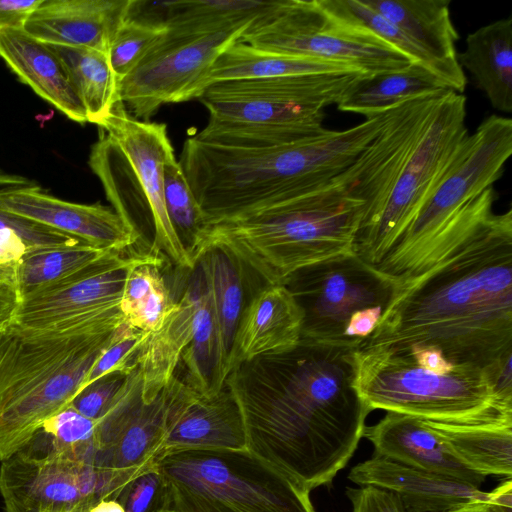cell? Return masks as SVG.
Returning a JSON list of instances; mask_svg holds the SVG:
<instances>
[{
  "instance_id": "cell-1",
  "label": "cell",
  "mask_w": 512,
  "mask_h": 512,
  "mask_svg": "<svg viewBox=\"0 0 512 512\" xmlns=\"http://www.w3.org/2000/svg\"><path fill=\"white\" fill-rule=\"evenodd\" d=\"M353 352L299 342L241 365L225 382L243 416L247 449L308 491L347 465L371 412L354 386Z\"/></svg>"
},
{
  "instance_id": "cell-2",
  "label": "cell",
  "mask_w": 512,
  "mask_h": 512,
  "mask_svg": "<svg viewBox=\"0 0 512 512\" xmlns=\"http://www.w3.org/2000/svg\"><path fill=\"white\" fill-rule=\"evenodd\" d=\"M438 347L453 365L487 368L512 353V210L493 214L424 274L397 284L357 349Z\"/></svg>"
},
{
  "instance_id": "cell-3",
  "label": "cell",
  "mask_w": 512,
  "mask_h": 512,
  "mask_svg": "<svg viewBox=\"0 0 512 512\" xmlns=\"http://www.w3.org/2000/svg\"><path fill=\"white\" fill-rule=\"evenodd\" d=\"M387 112L345 130L258 148L184 142L179 164L204 221L229 216L330 182L379 133ZM204 223V222H203Z\"/></svg>"
},
{
  "instance_id": "cell-4",
  "label": "cell",
  "mask_w": 512,
  "mask_h": 512,
  "mask_svg": "<svg viewBox=\"0 0 512 512\" xmlns=\"http://www.w3.org/2000/svg\"><path fill=\"white\" fill-rule=\"evenodd\" d=\"M364 204L333 180L290 197L204 221L189 254L222 250L266 284H282L309 265L354 253Z\"/></svg>"
},
{
  "instance_id": "cell-5",
  "label": "cell",
  "mask_w": 512,
  "mask_h": 512,
  "mask_svg": "<svg viewBox=\"0 0 512 512\" xmlns=\"http://www.w3.org/2000/svg\"><path fill=\"white\" fill-rule=\"evenodd\" d=\"M9 321L0 330V461L23 449L46 420L70 405L125 322L120 308L45 330Z\"/></svg>"
},
{
  "instance_id": "cell-6",
  "label": "cell",
  "mask_w": 512,
  "mask_h": 512,
  "mask_svg": "<svg viewBox=\"0 0 512 512\" xmlns=\"http://www.w3.org/2000/svg\"><path fill=\"white\" fill-rule=\"evenodd\" d=\"M511 154L512 120L490 115L467 136L414 220L374 267L402 284L451 254L494 214L493 183Z\"/></svg>"
},
{
  "instance_id": "cell-7",
  "label": "cell",
  "mask_w": 512,
  "mask_h": 512,
  "mask_svg": "<svg viewBox=\"0 0 512 512\" xmlns=\"http://www.w3.org/2000/svg\"><path fill=\"white\" fill-rule=\"evenodd\" d=\"M98 127L88 164L113 210L140 236L149 226L152 250L163 251L179 268L193 270L195 263L165 205L163 169L175 156L166 124L135 119L119 101Z\"/></svg>"
},
{
  "instance_id": "cell-8",
  "label": "cell",
  "mask_w": 512,
  "mask_h": 512,
  "mask_svg": "<svg viewBox=\"0 0 512 512\" xmlns=\"http://www.w3.org/2000/svg\"><path fill=\"white\" fill-rule=\"evenodd\" d=\"M353 356L354 386L370 411L459 424L512 422V404L496 397L484 368L455 365L437 374L408 353L382 348L355 349Z\"/></svg>"
},
{
  "instance_id": "cell-9",
  "label": "cell",
  "mask_w": 512,
  "mask_h": 512,
  "mask_svg": "<svg viewBox=\"0 0 512 512\" xmlns=\"http://www.w3.org/2000/svg\"><path fill=\"white\" fill-rule=\"evenodd\" d=\"M166 512H315L310 491L247 448L165 454Z\"/></svg>"
},
{
  "instance_id": "cell-10",
  "label": "cell",
  "mask_w": 512,
  "mask_h": 512,
  "mask_svg": "<svg viewBox=\"0 0 512 512\" xmlns=\"http://www.w3.org/2000/svg\"><path fill=\"white\" fill-rule=\"evenodd\" d=\"M238 41L270 52L339 62L367 76L413 63L370 32L334 19L318 0H274Z\"/></svg>"
},
{
  "instance_id": "cell-11",
  "label": "cell",
  "mask_w": 512,
  "mask_h": 512,
  "mask_svg": "<svg viewBox=\"0 0 512 512\" xmlns=\"http://www.w3.org/2000/svg\"><path fill=\"white\" fill-rule=\"evenodd\" d=\"M362 76L324 73L223 81L197 99L208 110L209 122L323 131L324 109L337 104Z\"/></svg>"
},
{
  "instance_id": "cell-12",
  "label": "cell",
  "mask_w": 512,
  "mask_h": 512,
  "mask_svg": "<svg viewBox=\"0 0 512 512\" xmlns=\"http://www.w3.org/2000/svg\"><path fill=\"white\" fill-rule=\"evenodd\" d=\"M466 97L447 90L396 180L375 226L354 253L378 265L414 220L469 135Z\"/></svg>"
},
{
  "instance_id": "cell-13",
  "label": "cell",
  "mask_w": 512,
  "mask_h": 512,
  "mask_svg": "<svg viewBox=\"0 0 512 512\" xmlns=\"http://www.w3.org/2000/svg\"><path fill=\"white\" fill-rule=\"evenodd\" d=\"M284 285L302 312L300 342L346 348L352 316L364 309H386L397 288L395 280L355 253L302 268Z\"/></svg>"
},
{
  "instance_id": "cell-14",
  "label": "cell",
  "mask_w": 512,
  "mask_h": 512,
  "mask_svg": "<svg viewBox=\"0 0 512 512\" xmlns=\"http://www.w3.org/2000/svg\"><path fill=\"white\" fill-rule=\"evenodd\" d=\"M254 19L211 33L166 30L118 84L128 114L148 121L163 104L187 101L194 85Z\"/></svg>"
},
{
  "instance_id": "cell-15",
  "label": "cell",
  "mask_w": 512,
  "mask_h": 512,
  "mask_svg": "<svg viewBox=\"0 0 512 512\" xmlns=\"http://www.w3.org/2000/svg\"><path fill=\"white\" fill-rule=\"evenodd\" d=\"M1 463L5 512H89L121 490L112 472L65 454L38 457L18 451Z\"/></svg>"
},
{
  "instance_id": "cell-16",
  "label": "cell",
  "mask_w": 512,
  "mask_h": 512,
  "mask_svg": "<svg viewBox=\"0 0 512 512\" xmlns=\"http://www.w3.org/2000/svg\"><path fill=\"white\" fill-rule=\"evenodd\" d=\"M447 90L407 99L393 107L374 139L332 179L364 204L355 241L377 223L396 180Z\"/></svg>"
},
{
  "instance_id": "cell-17",
  "label": "cell",
  "mask_w": 512,
  "mask_h": 512,
  "mask_svg": "<svg viewBox=\"0 0 512 512\" xmlns=\"http://www.w3.org/2000/svg\"><path fill=\"white\" fill-rule=\"evenodd\" d=\"M165 388L150 403L142 398L138 368L130 372L96 426L94 466L114 474L123 486L152 467L166 438Z\"/></svg>"
},
{
  "instance_id": "cell-18",
  "label": "cell",
  "mask_w": 512,
  "mask_h": 512,
  "mask_svg": "<svg viewBox=\"0 0 512 512\" xmlns=\"http://www.w3.org/2000/svg\"><path fill=\"white\" fill-rule=\"evenodd\" d=\"M137 257L112 252L77 272L22 297L10 323L45 330L118 308L128 268Z\"/></svg>"
},
{
  "instance_id": "cell-19",
  "label": "cell",
  "mask_w": 512,
  "mask_h": 512,
  "mask_svg": "<svg viewBox=\"0 0 512 512\" xmlns=\"http://www.w3.org/2000/svg\"><path fill=\"white\" fill-rule=\"evenodd\" d=\"M165 395L167 432L159 457L184 450L247 448L243 416L226 385L205 395L174 375Z\"/></svg>"
},
{
  "instance_id": "cell-20",
  "label": "cell",
  "mask_w": 512,
  "mask_h": 512,
  "mask_svg": "<svg viewBox=\"0 0 512 512\" xmlns=\"http://www.w3.org/2000/svg\"><path fill=\"white\" fill-rule=\"evenodd\" d=\"M0 210L28 218L92 246L122 252L141 236L113 208L54 197L31 182L0 188Z\"/></svg>"
},
{
  "instance_id": "cell-21",
  "label": "cell",
  "mask_w": 512,
  "mask_h": 512,
  "mask_svg": "<svg viewBox=\"0 0 512 512\" xmlns=\"http://www.w3.org/2000/svg\"><path fill=\"white\" fill-rule=\"evenodd\" d=\"M348 479L392 493L403 512H450L486 496L480 487L434 472L413 468L383 456L356 464Z\"/></svg>"
},
{
  "instance_id": "cell-22",
  "label": "cell",
  "mask_w": 512,
  "mask_h": 512,
  "mask_svg": "<svg viewBox=\"0 0 512 512\" xmlns=\"http://www.w3.org/2000/svg\"><path fill=\"white\" fill-rule=\"evenodd\" d=\"M302 312L285 285L266 284L247 302L228 358V375L241 365L294 349Z\"/></svg>"
},
{
  "instance_id": "cell-23",
  "label": "cell",
  "mask_w": 512,
  "mask_h": 512,
  "mask_svg": "<svg viewBox=\"0 0 512 512\" xmlns=\"http://www.w3.org/2000/svg\"><path fill=\"white\" fill-rule=\"evenodd\" d=\"M128 4L129 0H43L23 30L45 44L108 53Z\"/></svg>"
},
{
  "instance_id": "cell-24",
  "label": "cell",
  "mask_w": 512,
  "mask_h": 512,
  "mask_svg": "<svg viewBox=\"0 0 512 512\" xmlns=\"http://www.w3.org/2000/svg\"><path fill=\"white\" fill-rule=\"evenodd\" d=\"M362 437L374 446L375 454L392 461L451 477L480 487L485 476L462 464L436 432L419 417L387 412Z\"/></svg>"
},
{
  "instance_id": "cell-25",
  "label": "cell",
  "mask_w": 512,
  "mask_h": 512,
  "mask_svg": "<svg viewBox=\"0 0 512 512\" xmlns=\"http://www.w3.org/2000/svg\"><path fill=\"white\" fill-rule=\"evenodd\" d=\"M413 40L434 61L445 86L463 94L466 75L456 51L459 34L451 20L450 0H362Z\"/></svg>"
},
{
  "instance_id": "cell-26",
  "label": "cell",
  "mask_w": 512,
  "mask_h": 512,
  "mask_svg": "<svg viewBox=\"0 0 512 512\" xmlns=\"http://www.w3.org/2000/svg\"><path fill=\"white\" fill-rule=\"evenodd\" d=\"M192 271L193 277L174 310L157 331L148 335L137 356L145 403L152 402L171 381L194 337L205 281L197 264Z\"/></svg>"
},
{
  "instance_id": "cell-27",
  "label": "cell",
  "mask_w": 512,
  "mask_h": 512,
  "mask_svg": "<svg viewBox=\"0 0 512 512\" xmlns=\"http://www.w3.org/2000/svg\"><path fill=\"white\" fill-rule=\"evenodd\" d=\"M0 58L24 84L69 119L80 124L88 122L61 62L46 44L23 29H2Z\"/></svg>"
},
{
  "instance_id": "cell-28",
  "label": "cell",
  "mask_w": 512,
  "mask_h": 512,
  "mask_svg": "<svg viewBox=\"0 0 512 512\" xmlns=\"http://www.w3.org/2000/svg\"><path fill=\"white\" fill-rule=\"evenodd\" d=\"M324 73L360 72L339 62L270 52L237 40L217 57L187 100L197 98L210 85L223 81Z\"/></svg>"
},
{
  "instance_id": "cell-29",
  "label": "cell",
  "mask_w": 512,
  "mask_h": 512,
  "mask_svg": "<svg viewBox=\"0 0 512 512\" xmlns=\"http://www.w3.org/2000/svg\"><path fill=\"white\" fill-rule=\"evenodd\" d=\"M461 68L474 77L492 107L512 111V17L487 24L466 38L457 54Z\"/></svg>"
},
{
  "instance_id": "cell-30",
  "label": "cell",
  "mask_w": 512,
  "mask_h": 512,
  "mask_svg": "<svg viewBox=\"0 0 512 512\" xmlns=\"http://www.w3.org/2000/svg\"><path fill=\"white\" fill-rule=\"evenodd\" d=\"M425 421L451 453L470 470L485 477L511 478L512 422L459 424Z\"/></svg>"
},
{
  "instance_id": "cell-31",
  "label": "cell",
  "mask_w": 512,
  "mask_h": 512,
  "mask_svg": "<svg viewBox=\"0 0 512 512\" xmlns=\"http://www.w3.org/2000/svg\"><path fill=\"white\" fill-rule=\"evenodd\" d=\"M446 89L429 68L411 63L400 70L362 76L337 103V108L369 118L383 114L407 99Z\"/></svg>"
},
{
  "instance_id": "cell-32",
  "label": "cell",
  "mask_w": 512,
  "mask_h": 512,
  "mask_svg": "<svg viewBox=\"0 0 512 512\" xmlns=\"http://www.w3.org/2000/svg\"><path fill=\"white\" fill-rule=\"evenodd\" d=\"M195 264L200 267L210 292L220 361L227 379L228 358L247 304L242 269L244 266L233 256L219 249L205 252Z\"/></svg>"
},
{
  "instance_id": "cell-33",
  "label": "cell",
  "mask_w": 512,
  "mask_h": 512,
  "mask_svg": "<svg viewBox=\"0 0 512 512\" xmlns=\"http://www.w3.org/2000/svg\"><path fill=\"white\" fill-rule=\"evenodd\" d=\"M46 45L61 62L85 109L87 121L98 125L120 101L118 81L108 53L83 47Z\"/></svg>"
},
{
  "instance_id": "cell-34",
  "label": "cell",
  "mask_w": 512,
  "mask_h": 512,
  "mask_svg": "<svg viewBox=\"0 0 512 512\" xmlns=\"http://www.w3.org/2000/svg\"><path fill=\"white\" fill-rule=\"evenodd\" d=\"M160 265L157 255L138 256L127 270L119 304L125 322L149 334L162 326L176 305Z\"/></svg>"
},
{
  "instance_id": "cell-35",
  "label": "cell",
  "mask_w": 512,
  "mask_h": 512,
  "mask_svg": "<svg viewBox=\"0 0 512 512\" xmlns=\"http://www.w3.org/2000/svg\"><path fill=\"white\" fill-rule=\"evenodd\" d=\"M112 252L116 251L85 243L27 252L15 264V288L19 300L77 272Z\"/></svg>"
},
{
  "instance_id": "cell-36",
  "label": "cell",
  "mask_w": 512,
  "mask_h": 512,
  "mask_svg": "<svg viewBox=\"0 0 512 512\" xmlns=\"http://www.w3.org/2000/svg\"><path fill=\"white\" fill-rule=\"evenodd\" d=\"M261 0L169 1L166 28L181 33H211L252 20L271 6Z\"/></svg>"
},
{
  "instance_id": "cell-37",
  "label": "cell",
  "mask_w": 512,
  "mask_h": 512,
  "mask_svg": "<svg viewBox=\"0 0 512 512\" xmlns=\"http://www.w3.org/2000/svg\"><path fill=\"white\" fill-rule=\"evenodd\" d=\"M97 421L87 418L70 405L46 420L23 451L32 456L65 454L94 465Z\"/></svg>"
},
{
  "instance_id": "cell-38",
  "label": "cell",
  "mask_w": 512,
  "mask_h": 512,
  "mask_svg": "<svg viewBox=\"0 0 512 512\" xmlns=\"http://www.w3.org/2000/svg\"><path fill=\"white\" fill-rule=\"evenodd\" d=\"M318 1L324 11L334 19L370 32L403 53L413 63L426 66L439 77L438 68L428 54L396 25L362 0Z\"/></svg>"
},
{
  "instance_id": "cell-39",
  "label": "cell",
  "mask_w": 512,
  "mask_h": 512,
  "mask_svg": "<svg viewBox=\"0 0 512 512\" xmlns=\"http://www.w3.org/2000/svg\"><path fill=\"white\" fill-rule=\"evenodd\" d=\"M164 199L170 222L189 252L204 222V213L198 204L175 156L163 169Z\"/></svg>"
},
{
  "instance_id": "cell-40",
  "label": "cell",
  "mask_w": 512,
  "mask_h": 512,
  "mask_svg": "<svg viewBox=\"0 0 512 512\" xmlns=\"http://www.w3.org/2000/svg\"><path fill=\"white\" fill-rule=\"evenodd\" d=\"M166 32L164 29L124 20L115 32L108 49V58L119 82L124 79Z\"/></svg>"
},
{
  "instance_id": "cell-41",
  "label": "cell",
  "mask_w": 512,
  "mask_h": 512,
  "mask_svg": "<svg viewBox=\"0 0 512 512\" xmlns=\"http://www.w3.org/2000/svg\"><path fill=\"white\" fill-rule=\"evenodd\" d=\"M148 335L149 333L137 330L124 322L117 328L110 343L97 358L81 390L106 375L113 373L128 375L137 368L136 359Z\"/></svg>"
},
{
  "instance_id": "cell-42",
  "label": "cell",
  "mask_w": 512,
  "mask_h": 512,
  "mask_svg": "<svg viewBox=\"0 0 512 512\" xmlns=\"http://www.w3.org/2000/svg\"><path fill=\"white\" fill-rule=\"evenodd\" d=\"M116 500L125 512H166L169 492L155 464L128 481Z\"/></svg>"
},
{
  "instance_id": "cell-43",
  "label": "cell",
  "mask_w": 512,
  "mask_h": 512,
  "mask_svg": "<svg viewBox=\"0 0 512 512\" xmlns=\"http://www.w3.org/2000/svg\"><path fill=\"white\" fill-rule=\"evenodd\" d=\"M4 227L13 230L30 251L88 244L41 223L0 210V228Z\"/></svg>"
},
{
  "instance_id": "cell-44",
  "label": "cell",
  "mask_w": 512,
  "mask_h": 512,
  "mask_svg": "<svg viewBox=\"0 0 512 512\" xmlns=\"http://www.w3.org/2000/svg\"><path fill=\"white\" fill-rule=\"evenodd\" d=\"M126 376L113 373L94 381L73 398L70 406L83 416L98 420L118 394Z\"/></svg>"
},
{
  "instance_id": "cell-45",
  "label": "cell",
  "mask_w": 512,
  "mask_h": 512,
  "mask_svg": "<svg viewBox=\"0 0 512 512\" xmlns=\"http://www.w3.org/2000/svg\"><path fill=\"white\" fill-rule=\"evenodd\" d=\"M345 494L352 512H403L398 499L383 489L372 486L347 487Z\"/></svg>"
},
{
  "instance_id": "cell-46",
  "label": "cell",
  "mask_w": 512,
  "mask_h": 512,
  "mask_svg": "<svg viewBox=\"0 0 512 512\" xmlns=\"http://www.w3.org/2000/svg\"><path fill=\"white\" fill-rule=\"evenodd\" d=\"M450 512H512V481L507 478L482 499L472 501Z\"/></svg>"
},
{
  "instance_id": "cell-47",
  "label": "cell",
  "mask_w": 512,
  "mask_h": 512,
  "mask_svg": "<svg viewBox=\"0 0 512 512\" xmlns=\"http://www.w3.org/2000/svg\"><path fill=\"white\" fill-rule=\"evenodd\" d=\"M43 0H0V30L23 29Z\"/></svg>"
},
{
  "instance_id": "cell-48",
  "label": "cell",
  "mask_w": 512,
  "mask_h": 512,
  "mask_svg": "<svg viewBox=\"0 0 512 512\" xmlns=\"http://www.w3.org/2000/svg\"><path fill=\"white\" fill-rule=\"evenodd\" d=\"M407 353L419 367L429 372L445 374L451 372L455 367L446 359L442 351L433 345H411Z\"/></svg>"
},
{
  "instance_id": "cell-49",
  "label": "cell",
  "mask_w": 512,
  "mask_h": 512,
  "mask_svg": "<svg viewBox=\"0 0 512 512\" xmlns=\"http://www.w3.org/2000/svg\"><path fill=\"white\" fill-rule=\"evenodd\" d=\"M29 251L27 245L13 230L0 228V266L17 264Z\"/></svg>"
},
{
  "instance_id": "cell-50",
  "label": "cell",
  "mask_w": 512,
  "mask_h": 512,
  "mask_svg": "<svg viewBox=\"0 0 512 512\" xmlns=\"http://www.w3.org/2000/svg\"><path fill=\"white\" fill-rule=\"evenodd\" d=\"M19 302L15 286L0 283V322L9 321Z\"/></svg>"
},
{
  "instance_id": "cell-51",
  "label": "cell",
  "mask_w": 512,
  "mask_h": 512,
  "mask_svg": "<svg viewBox=\"0 0 512 512\" xmlns=\"http://www.w3.org/2000/svg\"><path fill=\"white\" fill-rule=\"evenodd\" d=\"M89 512H125V510L116 499H102Z\"/></svg>"
},
{
  "instance_id": "cell-52",
  "label": "cell",
  "mask_w": 512,
  "mask_h": 512,
  "mask_svg": "<svg viewBox=\"0 0 512 512\" xmlns=\"http://www.w3.org/2000/svg\"><path fill=\"white\" fill-rule=\"evenodd\" d=\"M30 181L20 175L8 173L0 168V185L3 187L6 186H14V185H24L28 184Z\"/></svg>"
},
{
  "instance_id": "cell-53",
  "label": "cell",
  "mask_w": 512,
  "mask_h": 512,
  "mask_svg": "<svg viewBox=\"0 0 512 512\" xmlns=\"http://www.w3.org/2000/svg\"><path fill=\"white\" fill-rule=\"evenodd\" d=\"M0 283L15 286V265L0 266Z\"/></svg>"
},
{
  "instance_id": "cell-54",
  "label": "cell",
  "mask_w": 512,
  "mask_h": 512,
  "mask_svg": "<svg viewBox=\"0 0 512 512\" xmlns=\"http://www.w3.org/2000/svg\"><path fill=\"white\" fill-rule=\"evenodd\" d=\"M7 322H8V321L0 322V330H1V328L3 327V325H4L5 323H7Z\"/></svg>"
},
{
  "instance_id": "cell-55",
  "label": "cell",
  "mask_w": 512,
  "mask_h": 512,
  "mask_svg": "<svg viewBox=\"0 0 512 512\" xmlns=\"http://www.w3.org/2000/svg\"><path fill=\"white\" fill-rule=\"evenodd\" d=\"M1 187H3V186H1V185H0V188H1Z\"/></svg>"
}]
</instances>
